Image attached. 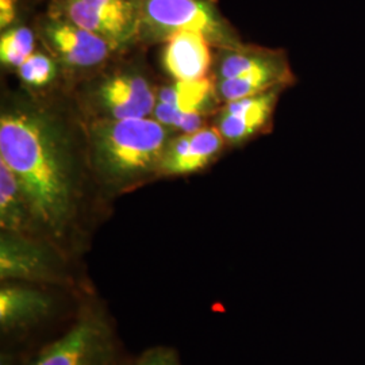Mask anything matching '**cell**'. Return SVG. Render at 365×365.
<instances>
[{
    "label": "cell",
    "instance_id": "6da1fadb",
    "mask_svg": "<svg viewBox=\"0 0 365 365\" xmlns=\"http://www.w3.org/2000/svg\"><path fill=\"white\" fill-rule=\"evenodd\" d=\"M0 158L18 179L37 233L83 260L113 200L93 178L86 119L61 78L43 90L3 91Z\"/></svg>",
    "mask_w": 365,
    "mask_h": 365
},
{
    "label": "cell",
    "instance_id": "7a4b0ae2",
    "mask_svg": "<svg viewBox=\"0 0 365 365\" xmlns=\"http://www.w3.org/2000/svg\"><path fill=\"white\" fill-rule=\"evenodd\" d=\"M93 178L114 202L160 178L170 140L178 131L155 118L86 120Z\"/></svg>",
    "mask_w": 365,
    "mask_h": 365
},
{
    "label": "cell",
    "instance_id": "3957f363",
    "mask_svg": "<svg viewBox=\"0 0 365 365\" xmlns=\"http://www.w3.org/2000/svg\"><path fill=\"white\" fill-rule=\"evenodd\" d=\"M91 294L25 282H0V365L25 364L73 322Z\"/></svg>",
    "mask_w": 365,
    "mask_h": 365
},
{
    "label": "cell",
    "instance_id": "277c9868",
    "mask_svg": "<svg viewBox=\"0 0 365 365\" xmlns=\"http://www.w3.org/2000/svg\"><path fill=\"white\" fill-rule=\"evenodd\" d=\"M125 53L90 75L66 84L86 120L152 117L158 87L146 66L135 58H125Z\"/></svg>",
    "mask_w": 365,
    "mask_h": 365
},
{
    "label": "cell",
    "instance_id": "5b68a950",
    "mask_svg": "<svg viewBox=\"0 0 365 365\" xmlns=\"http://www.w3.org/2000/svg\"><path fill=\"white\" fill-rule=\"evenodd\" d=\"M129 357L117 321L96 291L84 299L73 322L24 365H123Z\"/></svg>",
    "mask_w": 365,
    "mask_h": 365
},
{
    "label": "cell",
    "instance_id": "8992f818",
    "mask_svg": "<svg viewBox=\"0 0 365 365\" xmlns=\"http://www.w3.org/2000/svg\"><path fill=\"white\" fill-rule=\"evenodd\" d=\"M0 282H25L80 294L98 291L84 261L39 235L0 230Z\"/></svg>",
    "mask_w": 365,
    "mask_h": 365
},
{
    "label": "cell",
    "instance_id": "52a82bcc",
    "mask_svg": "<svg viewBox=\"0 0 365 365\" xmlns=\"http://www.w3.org/2000/svg\"><path fill=\"white\" fill-rule=\"evenodd\" d=\"M138 16L135 46L164 43L185 30L202 33L212 49L244 45L215 0H134Z\"/></svg>",
    "mask_w": 365,
    "mask_h": 365
},
{
    "label": "cell",
    "instance_id": "ba28073f",
    "mask_svg": "<svg viewBox=\"0 0 365 365\" xmlns=\"http://www.w3.org/2000/svg\"><path fill=\"white\" fill-rule=\"evenodd\" d=\"M31 26L41 48L52 56L60 68L66 84L90 75L125 53L110 41L48 11L37 15Z\"/></svg>",
    "mask_w": 365,
    "mask_h": 365
},
{
    "label": "cell",
    "instance_id": "9c48e42d",
    "mask_svg": "<svg viewBox=\"0 0 365 365\" xmlns=\"http://www.w3.org/2000/svg\"><path fill=\"white\" fill-rule=\"evenodd\" d=\"M46 11L90 30L123 52L135 48L138 16L134 0H48Z\"/></svg>",
    "mask_w": 365,
    "mask_h": 365
},
{
    "label": "cell",
    "instance_id": "30bf717a",
    "mask_svg": "<svg viewBox=\"0 0 365 365\" xmlns=\"http://www.w3.org/2000/svg\"><path fill=\"white\" fill-rule=\"evenodd\" d=\"M286 87H277L253 96L223 103L217 111L215 126L227 146L247 144L271 130L274 110Z\"/></svg>",
    "mask_w": 365,
    "mask_h": 365
},
{
    "label": "cell",
    "instance_id": "8fae6325",
    "mask_svg": "<svg viewBox=\"0 0 365 365\" xmlns=\"http://www.w3.org/2000/svg\"><path fill=\"white\" fill-rule=\"evenodd\" d=\"M227 146L217 126L178 133L167 148L160 178L185 176L205 170Z\"/></svg>",
    "mask_w": 365,
    "mask_h": 365
},
{
    "label": "cell",
    "instance_id": "7c38bea8",
    "mask_svg": "<svg viewBox=\"0 0 365 365\" xmlns=\"http://www.w3.org/2000/svg\"><path fill=\"white\" fill-rule=\"evenodd\" d=\"M212 45L202 33L185 30L173 34L164 42L163 66L178 81L206 78L212 68Z\"/></svg>",
    "mask_w": 365,
    "mask_h": 365
},
{
    "label": "cell",
    "instance_id": "4fadbf2b",
    "mask_svg": "<svg viewBox=\"0 0 365 365\" xmlns=\"http://www.w3.org/2000/svg\"><path fill=\"white\" fill-rule=\"evenodd\" d=\"M157 103L168 105L175 110L176 120L184 115H200L207 117L211 111H218L221 107V99L217 93V84L214 76L192 80L178 81L158 87Z\"/></svg>",
    "mask_w": 365,
    "mask_h": 365
},
{
    "label": "cell",
    "instance_id": "5bb4252c",
    "mask_svg": "<svg viewBox=\"0 0 365 365\" xmlns=\"http://www.w3.org/2000/svg\"><path fill=\"white\" fill-rule=\"evenodd\" d=\"M0 230L39 235L13 170L0 158ZM41 237V235H39Z\"/></svg>",
    "mask_w": 365,
    "mask_h": 365
},
{
    "label": "cell",
    "instance_id": "9a60e30c",
    "mask_svg": "<svg viewBox=\"0 0 365 365\" xmlns=\"http://www.w3.org/2000/svg\"><path fill=\"white\" fill-rule=\"evenodd\" d=\"M37 36L33 26L19 22L1 31L0 61L7 68L18 69L37 51Z\"/></svg>",
    "mask_w": 365,
    "mask_h": 365
},
{
    "label": "cell",
    "instance_id": "2e32d148",
    "mask_svg": "<svg viewBox=\"0 0 365 365\" xmlns=\"http://www.w3.org/2000/svg\"><path fill=\"white\" fill-rule=\"evenodd\" d=\"M22 84L29 88L43 90L60 81V68L52 56L45 51H36L16 69Z\"/></svg>",
    "mask_w": 365,
    "mask_h": 365
},
{
    "label": "cell",
    "instance_id": "e0dca14e",
    "mask_svg": "<svg viewBox=\"0 0 365 365\" xmlns=\"http://www.w3.org/2000/svg\"><path fill=\"white\" fill-rule=\"evenodd\" d=\"M123 365H182L179 352L170 345H155L137 356H131Z\"/></svg>",
    "mask_w": 365,
    "mask_h": 365
},
{
    "label": "cell",
    "instance_id": "ac0fdd59",
    "mask_svg": "<svg viewBox=\"0 0 365 365\" xmlns=\"http://www.w3.org/2000/svg\"><path fill=\"white\" fill-rule=\"evenodd\" d=\"M21 0H0V30H6L21 21Z\"/></svg>",
    "mask_w": 365,
    "mask_h": 365
}]
</instances>
